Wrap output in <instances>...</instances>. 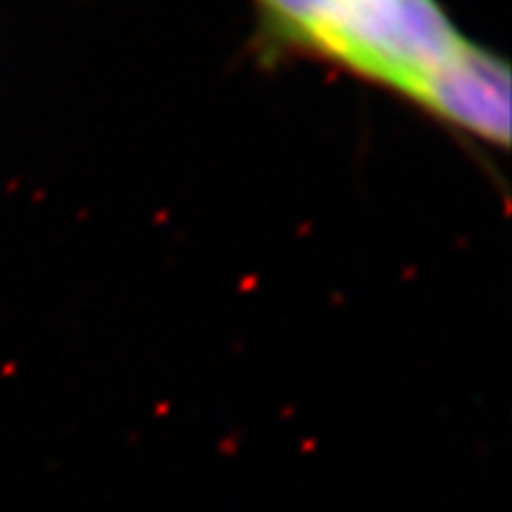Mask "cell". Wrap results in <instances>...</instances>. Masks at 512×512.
I'll list each match as a JSON object with an SVG mask.
<instances>
[{"label":"cell","mask_w":512,"mask_h":512,"mask_svg":"<svg viewBox=\"0 0 512 512\" xmlns=\"http://www.w3.org/2000/svg\"><path fill=\"white\" fill-rule=\"evenodd\" d=\"M266 57L318 60L411 102L439 124L508 145L510 72L439 0H252Z\"/></svg>","instance_id":"cell-1"}]
</instances>
